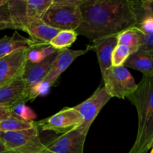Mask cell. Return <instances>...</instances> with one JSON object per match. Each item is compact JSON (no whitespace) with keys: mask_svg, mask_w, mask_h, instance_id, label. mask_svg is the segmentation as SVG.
<instances>
[{"mask_svg":"<svg viewBox=\"0 0 153 153\" xmlns=\"http://www.w3.org/2000/svg\"><path fill=\"white\" fill-rule=\"evenodd\" d=\"M60 50L52 53L46 57L43 61L38 64H32L26 61L22 79L26 85L29 101H32L38 95V88L44 80L45 77L49 73L52 64L58 56Z\"/></svg>","mask_w":153,"mask_h":153,"instance_id":"ba28073f","label":"cell"},{"mask_svg":"<svg viewBox=\"0 0 153 153\" xmlns=\"http://www.w3.org/2000/svg\"><path fill=\"white\" fill-rule=\"evenodd\" d=\"M124 67L136 70L146 76H153V56L141 52H136L129 56Z\"/></svg>","mask_w":153,"mask_h":153,"instance_id":"2e32d148","label":"cell"},{"mask_svg":"<svg viewBox=\"0 0 153 153\" xmlns=\"http://www.w3.org/2000/svg\"><path fill=\"white\" fill-rule=\"evenodd\" d=\"M82 0H53L42 21L59 30L76 31L82 22Z\"/></svg>","mask_w":153,"mask_h":153,"instance_id":"3957f363","label":"cell"},{"mask_svg":"<svg viewBox=\"0 0 153 153\" xmlns=\"http://www.w3.org/2000/svg\"><path fill=\"white\" fill-rule=\"evenodd\" d=\"M35 121H27L14 115L4 118L0 122V132L21 131L35 126Z\"/></svg>","mask_w":153,"mask_h":153,"instance_id":"ffe728a7","label":"cell"},{"mask_svg":"<svg viewBox=\"0 0 153 153\" xmlns=\"http://www.w3.org/2000/svg\"><path fill=\"white\" fill-rule=\"evenodd\" d=\"M8 1V0H0V7L4 5V4H7Z\"/></svg>","mask_w":153,"mask_h":153,"instance_id":"4dcf8cb0","label":"cell"},{"mask_svg":"<svg viewBox=\"0 0 153 153\" xmlns=\"http://www.w3.org/2000/svg\"><path fill=\"white\" fill-rule=\"evenodd\" d=\"M77 32L74 30H61L52 39L50 46L56 50L68 49L77 38Z\"/></svg>","mask_w":153,"mask_h":153,"instance_id":"44dd1931","label":"cell"},{"mask_svg":"<svg viewBox=\"0 0 153 153\" xmlns=\"http://www.w3.org/2000/svg\"><path fill=\"white\" fill-rule=\"evenodd\" d=\"M11 115L10 106L0 105V122L4 118Z\"/></svg>","mask_w":153,"mask_h":153,"instance_id":"4316f807","label":"cell"},{"mask_svg":"<svg viewBox=\"0 0 153 153\" xmlns=\"http://www.w3.org/2000/svg\"><path fill=\"white\" fill-rule=\"evenodd\" d=\"M89 50L88 48L86 49L74 50V49H65L59 51L58 56L52 64L49 73L45 77L41 84L50 87L55 84L57 79L60 77L62 73L65 71L73 61L78 57L84 55Z\"/></svg>","mask_w":153,"mask_h":153,"instance_id":"8fae6325","label":"cell"},{"mask_svg":"<svg viewBox=\"0 0 153 153\" xmlns=\"http://www.w3.org/2000/svg\"><path fill=\"white\" fill-rule=\"evenodd\" d=\"M143 38L144 34L137 27L128 28L117 36L118 44L128 47L131 52V55L139 51L143 42Z\"/></svg>","mask_w":153,"mask_h":153,"instance_id":"ac0fdd59","label":"cell"},{"mask_svg":"<svg viewBox=\"0 0 153 153\" xmlns=\"http://www.w3.org/2000/svg\"><path fill=\"white\" fill-rule=\"evenodd\" d=\"M104 88L111 97L128 99L137 88V84L125 67H111L102 75Z\"/></svg>","mask_w":153,"mask_h":153,"instance_id":"5b68a950","label":"cell"},{"mask_svg":"<svg viewBox=\"0 0 153 153\" xmlns=\"http://www.w3.org/2000/svg\"><path fill=\"white\" fill-rule=\"evenodd\" d=\"M80 114L72 108H64L50 117L36 122L42 131H51L56 134H65L77 128L82 124Z\"/></svg>","mask_w":153,"mask_h":153,"instance_id":"52a82bcc","label":"cell"},{"mask_svg":"<svg viewBox=\"0 0 153 153\" xmlns=\"http://www.w3.org/2000/svg\"><path fill=\"white\" fill-rule=\"evenodd\" d=\"M111 98L104 87H99L86 100L74 106V108L80 114L82 119V124L78 127V129L87 135L93 121Z\"/></svg>","mask_w":153,"mask_h":153,"instance_id":"8992f818","label":"cell"},{"mask_svg":"<svg viewBox=\"0 0 153 153\" xmlns=\"http://www.w3.org/2000/svg\"><path fill=\"white\" fill-rule=\"evenodd\" d=\"M86 136L76 128L51 140L42 153H83Z\"/></svg>","mask_w":153,"mask_h":153,"instance_id":"30bf717a","label":"cell"},{"mask_svg":"<svg viewBox=\"0 0 153 153\" xmlns=\"http://www.w3.org/2000/svg\"><path fill=\"white\" fill-rule=\"evenodd\" d=\"M128 100L135 106L138 116L136 140L128 153H147L153 146V76H142Z\"/></svg>","mask_w":153,"mask_h":153,"instance_id":"7a4b0ae2","label":"cell"},{"mask_svg":"<svg viewBox=\"0 0 153 153\" xmlns=\"http://www.w3.org/2000/svg\"><path fill=\"white\" fill-rule=\"evenodd\" d=\"M41 46H36L30 49L27 53V61L32 64H38L43 61L46 57L42 52Z\"/></svg>","mask_w":153,"mask_h":153,"instance_id":"cb8c5ba5","label":"cell"},{"mask_svg":"<svg viewBox=\"0 0 153 153\" xmlns=\"http://www.w3.org/2000/svg\"><path fill=\"white\" fill-rule=\"evenodd\" d=\"M11 115L21 118L24 120L34 121L36 118V114L31 108L26 106L25 103H16L10 107Z\"/></svg>","mask_w":153,"mask_h":153,"instance_id":"603a6c76","label":"cell"},{"mask_svg":"<svg viewBox=\"0 0 153 153\" xmlns=\"http://www.w3.org/2000/svg\"><path fill=\"white\" fill-rule=\"evenodd\" d=\"M38 46L30 38L21 36L16 31L13 35L0 39V58H4L20 49H30Z\"/></svg>","mask_w":153,"mask_h":153,"instance_id":"9a60e30c","label":"cell"},{"mask_svg":"<svg viewBox=\"0 0 153 153\" xmlns=\"http://www.w3.org/2000/svg\"><path fill=\"white\" fill-rule=\"evenodd\" d=\"M38 131L35 125L29 129L0 132V141L8 151L18 153H42L46 146L40 141Z\"/></svg>","mask_w":153,"mask_h":153,"instance_id":"277c9868","label":"cell"},{"mask_svg":"<svg viewBox=\"0 0 153 153\" xmlns=\"http://www.w3.org/2000/svg\"><path fill=\"white\" fill-rule=\"evenodd\" d=\"M2 153H18V152H13V151H5V152H2Z\"/></svg>","mask_w":153,"mask_h":153,"instance_id":"1f68e13d","label":"cell"},{"mask_svg":"<svg viewBox=\"0 0 153 153\" xmlns=\"http://www.w3.org/2000/svg\"><path fill=\"white\" fill-rule=\"evenodd\" d=\"M52 1L53 0H26V18L28 23L42 20Z\"/></svg>","mask_w":153,"mask_h":153,"instance_id":"d6986e66","label":"cell"},{"mask_svg":"<svg viewBox=\"0 0 153 153\" xmlns=\"http://www.w3.org/2000/svg\"><path fill=\"white\" fill-rule=\"evenodd\" d=\"M59 31L61 30L46 25L42 20L29 22L24 29V31L30 36V39L38 46L50 45L52 39Z\"/></svg>","mask_w":153,"mask_h":153,"instance_id":"5bb4252c","label":"cell"},{"mask_svg":"<svg viewBox=\"0 0 153 153\" xmlns=\"http://www.w3.org/2000/svg\"><path fill=\"white\" fill-rule=\"evenodd\" d=\"M150 153H153V146L152 147V150H151V152H150Z\"/></svg>","mask_w":153,"mask_h":153,"instance_id":"d6a6232c","label":"cell"},{"mask_svg":"<svg viewBox=\"0 0 153 153\" xmlns=\"http://www.w3.org/2000/svg\"><path fill=\"white\" fill-rule=\"evenodd\" d=\"M28 50L20 49L0 58V88L22 77Z\"/></svg>","mask_w":153,"mask_h":153,"instance_id":"9c48e42d","label":"cell"},{"mask_svg":"<svg viewBox=\"0 0 153 153\" xmlns=\"http://www.w3.org/2000/svg\"><path fill=\"white\" fill-rule=\"evenodd\" d=\"M80 8L82 22L76 31L91 42L136 27L146 11L144 1L130 0H82Z\"/></svg>","mask_w":153,"mask_h":153,"instance_id":"6da1fadb","label":"cell"},{"mask_svg":"<svg viewBox=\"0 0 153 153\" xmlns=\"http://www.w3.org/2000/svg\"><path fill=\"white\" fill-rule=\"evenodd\" d=\"M29 101L26 85L22 78L0 88V105L13 106L16 103Z\"/></svg>","mask_w":153,"mask_h":153,"instance_id":"4fadbf2b","label":"cell"},{"mask_svg":"<svg viewBox=\"0 0 153 153\" xmlns=\"http://www.w3.org/2000/svg\"><path fill=\"white\" fill-rule=\"evenodd\" d=\"M139 52H144L153 56V34H144L142 44Z\"/></svg>","mask_w":153,"mask_h":153,"instance_id":"d4e9b609","label":"cell"},{"mask_svg":"<svg viewBox=\"0 0 153 153\" xmlns=\"http://www.w3.org/2000/svg\"><path fill=\"white\" fill-rule=\"evenodd\" d=\"M117 36L118 34L97 38L92 41V44L87 46L89 50L92 49L97 54L101 75L112 67V52L118 44Z\"/></svg>","mask_w":153,"mask_h":153,"instance_id":"7c38bea8","label":"cell"},{"mask_svg":"<svg viewBox=\"0 0 153 153\" xmlns=\"http://www.w3.org/2000/svg\"><path fill=\"white\" fill-rule=\"evenodd\" d=\"M7 28H12V29H14L13 25H11V24H0V30L7 29Z\"/></svg>","mask_w":153,"mask_h":153,"instance_id":"83f0119b","label":"cell"},{"mask_svg":"<svg viewBox=\"0 0 153 153\" xmlns=\"http://www.w3.org/2000/svg\"><path fill=\"white\" fill-rule=\"evenodd\" d=\"M147 4L149 11L153 15V0H147Z\"/></svg>","mask_w":153,"mask_h":153,"instance_id":"f1b7e54d","label":"cell"},{"mask_svg":"<svg viewBox=\"0 0 153 153\" xmlns=\"http://www.w3.org/2000/svg\"><path fill=\"white\" fill-rule=\"evenodd\" d=\"M0 24H11L13 25L8 3L0 7Z\"/></svg>","mask_w":153,"mask_h":153,"instance_id":"484cf974","label":"cell"},{"mask_svg":"<svg viewBox=\"0 0 153 153\" xmlns=\"http://www.w3.org/2000/svg\"><path fill=\"white\" fill-rule=\"evenodd\" d=\"M8 4L14 29L24 31L28 24L26 18V0H8Z\"/></svg>","mask_w":153,"mask_h":153,"instance_id":"e0dca14e","label":"cell"},{"mask_svg":"<svg viewBox=\"0 0 153 153\" xmlns=\"http://www.w3.org/2000/svg\"><path fill=\"white\" fill-rule=\"evenodd\" d=\"M5 151H7L5 146H4V144H3V143L0 141V153H2V152H5Z\"/></svg>","mask_w":153,"mask_h":153,"instance_id":"f546056e","label":"cell"},{"mask_svg":"<svg viewBox=\"0 0 153 153\" xmlns=\"http://www.w3.org/2000/svg\"><path fill=\"white\" fill-rule=\"evenodd\" d=\"M131 55L130 49L126 46L117 44L112 55V67H122Z\"/></svg>","mask_w":153,"mask_h":153,"instance_id":"7402d4cb","label":"cell"}]
</instances>
